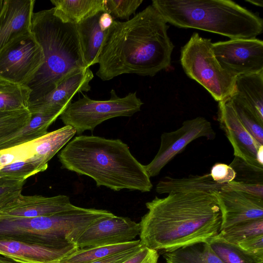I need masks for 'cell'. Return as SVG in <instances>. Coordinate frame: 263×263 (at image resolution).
I'll use <instances>...</instances> for the list:
<instances>
[{"label":"cell","instance_id":"obj_1","mask_svg":"<svg viewBox=\"0 0 263 263\" xmlns=\"http://www.w3.org/2000/svg\"><path fill=\"white\" fill-rule=\"evenodd\" d=\"M167 24L152 4L129 20H114L99 52L96 75L108 81L127 73L153 77L167 69L174 48Z\"/></svg>","mask_w":263,"mask_h":263},{"label":"cell","instance_id":"obj_2","mask_svg":"<svg viewBox=\"0 0 263 263\" xmlns=\"http://www.w3.org/2000/svg\"><path fill=\"white\" fill-rule=\"evenodd\" d=\"M139 222L140 243L165 252L201 241L220 232L221 217L214 194L170 193L145 203Z\"/></svg>","mask_w":263,"mask_h":263},{"label":"cell","instance_id":"obj_3","mask_svg":"<svg viewBox=\"0 0 263 263\" xmlns=\"http://www.w3.org/2000/svg\"><path fill=\"white\" fill-rule=\"evenodd\" d=\"M61 168L92 178L98 187L150 192L153 184L145 168L120 139L79 135L58 155Z\"/></svg>","mask_w":263,"mask_h":263},{"label":"cell","instance_id":"obj_4","mask_svg":"<svg viewBox=\"0 0 263 263\" xmlns=\"http://www.w3.org/2000/svg\"><path fill=\"white\" fill-rule=\"evenodd\" d=\"M31 32L42 49L44 62L26 86L30 90L29 104L46 96L70 75L86 68L76 24L63 22L53 8L33 13Z\"/></svg>","mask_w":263,"mask_h":263},{"label":"cell","instance_id":"obj_5","mask_svg":"<svg viewBox=\"0 0 263 263\" xmlns=\"http://www.w3.org/2000/svg\"><path fill=\"white\" fill-rule=\"evenodd\" d=\"M164 20L178 28H193L230 39H253L263 30V20L230 0H153Z\"/></svg>","mask_w":263,"mask_h":263},{"label":"cell","instance_id":"obj_6","mask_svg":"<svg viewBox=\"0 0 263 263\" xmlns=\"http://www.w3.org/2000/svg\"><path fill=\"white\" fill-rule=\"evenodd\" d=\"M211 40L194 32L181 47L180 63L188 77L203 86L218 102L234 93L235 77L223 69L216 59Z\"/></svg>","mask_w":263,"mask_h":263},{"label":"cell","instance_id":"obj_7","mask_svg":"<svg viewBox=\"0 0 263 263\" xmlns=\"http://www.w3.org/2000/svg\"><path fill=\"white\" fill-rule=\"evenodd\" d=\"M107 100H95L83 95L71 102L60 116L65 125L72 126L79 136L86 130L93 131L103 122L118 117H131L141 110L143 103L136 92L121 98L115 90Z\"/></svg>","mask_w":263,"mask_h":263},{"label":"cell","instance_id":"obj_8","mask_svg":"<svg viewBox=\"0 0 263 263\" xmlns=\"http://www.w3.org/2000/svg\"><path fill=\"white\" fill-rule=\"evenodd\" d=\"M43 62L42 49L31 32L21 35L0 51V79L26 86Z\"/></svg>","mask_w":263,"mask_h":263},{"label":"cell","instance_id":"obj_9","mask_svg":"<svg viewBox=\"0 0 263 263\" xmlns=\"http://www.w3.org/2000/svg\"><path fill=\"white\" fill-rule=\"evenodd\" d=\"M211 123L202 117L184 121L180 127L161 136L159 149L153 160L144 168L151 177L158 175L162 169L192 141L200 137L215 138Z\"/></svg>","mask_w":263,"mask_h":263},{"label":"cell","instance_id":"obj_10","mask_svg":"<svg viewBox=\"0 0 263 263\" xmlns=\"http://www.w3.org/2000/svg\"><path fill=\"white\" fill-rule=\"evenodd\" d=\"M221 67L237 76L263 71V41L256 38L230 39L212 43Z\"/></svg>","mask_w":263,"mask_h":263},{"label":"cell","instance_id":"obj_11","mask_svg":"<svg viewBox=\"0 0 263 263\" xmlns=\"http://www.w3.org/2000/svg\"><path fill=\"white\" fill-rule=\"evenodd\" d=\"M139 223L115 215L96 220L84 231L76 245L78 248L121 244L139 235Z\"/></svg>","mask_w":263,"mask_h":263},{"label":"cell","instance_id":"obj_12","mask_svg":"<svg viewBox=\"0 0 263 263\" xmlns=\"http://www.w3.org/2000/svg\"><path fill=\"white\" fill-rule=\"evenodd\" d=\"M218 121L234 150V155L254 166L262 167L257 153L263 147L242 124L229 100L218 102Z\"/></svg>","mask_w":263,"mask_h":263},{"label":"cell","instance_id":"obj_13","mask_svg":"<svg viewBox=\"0 0 263 263\" xmlns=\"http://www.w3.org/2000/svg\"><path fill=\"white\" fill-rule=\"evenodd\" d=\"M214 194L221 214L220 231L242 221L263 218V199L233 190Z\"/></svg>","mask_w":263,"mask_h":263},{"label":"cell","instance_id":"obj_14","mask_svg":"<svg viewBox=\"0 0 263 263\" xmlns=\"http://www.w3.org/2000/svg\"><path fill=\"white\" fill-rule=\"evenodd\" d=\"M93 74L90 68L70 75L46 96L29 104L28 110L32 114L50 111L62 114L78 92L90 90V82Z\"/></svg>","mask_w":263,"mask_h":263},{"label":"cell","instance_id":"obj_15","mask_svg":"<svg viewBox=\"0 0 263 263\" xmlns=\"http://www.w3.org/2000/svg\"><path fill=\"white\" fill-rule=\"evenodd\" d=\"M69 197L60 195L52 197L25 196L17 199L0 210V216L34 217L47 216L76 208Z\"/></svg>","mask_w":263,"mask_h":263},{"label":"cell","instance_id":"obj_16","mask_svg":"<svg viewBox=\"0 0 263 263\" xmlns=\"http://www.w3.org/2000/svg\"><path fill=\"white\" fill-rule=\"evenodd\" d=\"M34 0H4L0 14V51L14 39L31 31Z\"/></svg>","mask_w":263,"mask_h":263},{"label":"cell","instance_id":"obj_17","mask_svg":"<svg viewBox=\"0 0 263 263\" xmlns=\"http://www.w3.org/2000/svg\"><path fill=\"white\" fill-rule=\"evenodd\" d=\"M78 248L32 245L13 240H0V253L30 263H58Z\"/></svg>","mask_w":263,"mask_h":263},{"label":"cell","instance_id":"obj_18","mask_svg":"<svg viewBox=\"0 0 263 263\" xmlns=\"http://www.w3.org/2000/svg\"><path fill=\"white\" fill-rule=\"evenodd\" d=\"M100 12L76 24L81 51L86 68L98 63L99 54L106 32L99 25Z\"/></svg>","mask_w":263,"mask_h":263},{"label":"cell","instance_id":"obj_19","mask_svg":"<svg viewBox=\"0 0 263 263\" xmlns=\"http://www.w3.org/2000/svg\"><path fill=\"white\" fill-rule=\"evenodd\" d=\"M76 134V130L69 125L64 126L36 140L34 155L30 158L36 166L44 172L48 168V163Z\"/></svg>","mask_w":263,"mask_h":263},{"label":"cell","instance_id":"obj_20","mask_svg":"<svg viewBox=\"0 0 263 263\" xmlns=\"http://www.w3.org/2000/svg\"><path fill=\"white\" fill-rule=\"evenodd\" d=\"M225 184H219L215 182L210 173L180 178L166 176L158 183L156 191L160 194L194 192L214 194L221 191Z\"/></svg>","mask_w":263,"mask_h":263},{"label":"cell","instance_id":"obj_21","mask_svg":"<svg viewBox=\"0 0 263 263\" xmlns=\"http://www.w3.org/2000/svg\"><path fill=\"white\" fill-rule=\"evenodd\" d=\"M232 96L245 104L263 121V71L236 77Z\"/></svg>","mask_w":263,"mask_h":263},{"label":"cell","instance_id":"obj_22","mask_svg":"<svg viewBox=\"0 0 263 263\" xmlns=\"http://www.w3.org/2000/svg\"><path fill=\"white\" fill-rule=\"evenodd\" d=\"M54 14L63 22L77 24L100 12H105V0H51Z\"/></svg>","mask_w":263,"mask_h":263},{"label":"cell","instance_id":"obj_23","mask_svg":"<svg viewBox=\"0 0 263 263\" xmlns=\"http://www.w3.org/2000/svg\"><path fill=\"white\" fill-rule=\"evenodd\" d=\"M61 113L43 111L31 114L28 124L11 139L0 145V150L30 142L46 135Z\"/></svg>","mask_w":263,"mask_h":263},{"label":"cell","instance_id":"obj_24","mask_svg":"<svg viewBox=\"0 0 263 263\" xmlns=\"http://www.w3.org/2000/svg\"><path fill=\"white\" fill-rule=\"evenodd\" d=\"M164 263H224L206 241L165 252Z\"/></svg>","mask_w":263,"mask_h":263},{"label":"cell","instance_id":"obj_25","mask_svg":"<svg viewBox=\"0 0 263 263\" xmlns=\"http://www.w3.org/2000/svg\"><path fill=\"white\" fill-rule=\"evenodd\" d=\"M140 245V240L117 245L78 248L63 257L58 263H91L96 260L135 248Z\"/></svg>","mask_w":263,"mask_h":263},{"label":"cell","instance_id":"obj_26","mask_svg":"<svg viewBox=\"0 0 263 263\" xmlns=\"http://www.w3.org/2000/svg\"><path fill=\"white\" fill-rule=\"evenodd\" d=\"M30 93L26 86L0 79V111L28 109Z\"/></svg>","mask_w":263,"mask_h":263},{"label":"cell","instance_id":"obj_27","mask_svg":"<svg viewBox=\"0 0 263 263\" xmlns=\"http://www.w3.org/2000/svg\"><path fill=\"white\" fill-rule=\"evenodd\" d=\"M206 242L224 263H259L237 245L227 241L218 234Z\"/></svg>","mask_w":263,"mask_h":263},{"label":"cell","instance_id":"obj_28","mask_svg":"<svg viewBox=\"0 0 263 263\" xmlns=\"http://www.w3.org/2000/svg\"><path fill=\"white\" fill-rule=\"evenodd\" d=\"M31 114L28 109L0 111V145L11 139L29 122Z\"/></svg>","mask_w":263,"mask_h":263},{"label":"cell","instance_id":"obj_29","mask_svg":"<svg viewBox=\"0 0 263 263\" xmlns=\"http://www.w3.org/2000/svg\"><path fill=\"white\" fill-rule=\"evenodd\" d=\"M238 118L250 134L263 145V121L245 104L234 96L228 99Z\"/></svg>","mask_w":263,"mask_h":263},{"label":"cell","instance_id":"obj_30","mask_svg":"<svg viewBox=\"0 0 263 263\" xmlns=\"http://www.w3.org/2000/svg\"><path fill=\"white\" fill-rule=\"evenodd\" d=\"M263 234V218L247 220L220 231L218 235L237 245L246 239Z\"/></svg>","mask_w":263,"mask_h":263},{"label":"cell","instance_id":"obj_31","mask_svg":"<svg viewBox=\"0 0 263 263\" xmlns=\"http://www.w3.org/2000/svg\"><path fill=\"white\" fill-rule=\"evenodd\" d=\"M229 165L236 174L233 181L246 184H263L262 167L250 164L235 156Z\"/></svg>","mask_w":263,"mask_h":263},{"label":"cell","instance_id":"obj_32","mask_svg":"<svg viewBox=\"0 0 263 263\" xmlns=\"http://www.w3.org/2000/svg\"><path fill=\"white\" fill-rule=\"evenodd\" d=\"M40 172L41 170L30 158L18 161L6 165L0 169V178L17 181H26L30 176Z\"/></svg>","mask_w":263,"mask_h":263},{"label":"cell","instance_id":"obj_33","mask_svg":"<svg viewBox=\"0 0 263 263\" xmlns=\"http://www.w3.org/2000/svg\"><path fill=\"white\" fill-rule=\"evenodd\" d=\"M36 140L0 150V167L32 157L35 154Z\"/></svg>","mask_w":263,"mask_h":263},{"label":"cell","instance_id":"obj_34","mask_svg":"<svg viewBox=\"0 0 263 263\" xmlns=\"http://www.w3.org/2000/svg\"><path fill=\"white\" fill-rule=\"evenodd\" d=\"M143 2V0H105L106 12L114 18L127 21Z\"/></svg>","mask_w":263,"mask_h":263},{"label":"cell","instance_id":"obj_35","mask_svg":"<svg viewBox=\"0 0 263 263\" xmlns=\"http://www.w3.org/2000/svg\"><path fill=\"white\" fill-rule=\"evenodd\" d=\"M25 181L0 178V210L21 194Z\"/></svg>","mask_w":263,"mask_h":263},{"label":"cell","instance_id":"obj_36","mask_svg":"<svg viewBox=\"0 0 263 263\" xmlns=\"http://www.w3.org/2000/svg\"><path fill=\"white\" fill-rule=\"evenodd\" d=\"M262 240L263 234H261L243 240L236 245L259 263H263Z\"/></svg>","mask_w":263,"mask_h":263},{"label":"cell","instance_id":"obj_37","mask_svg":"<svg viewBox=\"0 0 263 263\" xmlns=\"http://www.w3.org/2000/svg\"><path fill=\"white\" fill-rule=\"evenodd\" d=\"M213 180L219 184H225L233 181L236 174L229 165L222 163H216L212 167L210 173Z\"/></svg>","mask_w":263,"mask_h":263},{"label":"cell","instance_id":"obj_38","mask_svg":"<svg viewBox=\"0 0 263 263\" xmlns=\"http://www.w3.org/2000/svg\"><path fill=\"white\" fill-rule=\"evenodd\" d=\"M221 190L239 191L263 199V184H246L232 181L226 184Z\"/></svg>","mask_w":263,"mask_h":263},{"label":"cell","instance_id":"obj_39","mask_svg":"<svg viewBox=\"0 0 263 263\" xmlns=\"http://www.w3.org/2000/svg\"><path fill=\"white\" fill-rule=\"evenodd\" d=\"M158 258L157 250L143 246L134 255L122 263H157Z\"/></svg>","mask_w":263,"mask_h":263},{"label":"cell","instance_id":"obj_40","mask_svg":"<svg viewBox=\"0 0 263 263\" xmlns=\"http://www.w3.org/2000/svg\"><path fill=\"white\" fill-rule=\"evenodd\" d=\"M143 247L140 243L138 247L115 254L102 258L91 263H122L137 253Z\"/></svg>","mask_w":263,"mask_h":263},{"label":"cell","instance_id":"obj_41","mask_svg":"<svg viewBox=\"0 0 263 263\" xmlns=\"http://www.w3.org/2000/svg\"><path fill=\"white\" fill-rule=\"evenodd\" d=\"M114 17L107 12H102L99 18V25L103 31H107L112 25Z\"/></svg>","mask_w":263,"mask_h":263},{"label":"cell","instance_id":"obj_42","mask_svg":"<svg viewBox=\"0 0 263 263\" xmlns=\"http://www.w3.org/2000/svg\"><path fill=\"white\" fill-rule=\"evenodd\" d=\"M0 263H30L0 253Z\"/></svg>","mask_w":263,"mask_h":263},{"label":"cell","instance_id":"obj_43","mask_svg":"<svg viewBox=\"0 0 263 263\" xmlns=\"http://www.w3.org/2000/svg\"><path fill=\"white\" fill-rule=\"evenodd\" d=\"M246 2L256 6L261 7L263 6V2L262 0H246Z\"/></svg>","mask_w":263,"mask_h":263},{"label":"cell","instance_id":"obj_44","mask_svg":"<svg viewBox=\"0 0 263 263\" xmlns=\"http://www.w3.org/2000/svg\"><path fill=\"white\" fill-rule=\"evenodd\" d=\"M4 0H0V14L4 5Z\"/></svg>","mask_w":263,"mask_h":263},{"label":"cell","instance_id":"obj_45","mask_svg":"<svg viewBox=\"0 0 263 263\" xmlns=\"http://www.w3.org/2000/svg\"><path fill=\"white\" fill-rule=\"evenodd\" d=\"M1 168H2V167H0V169H1Z\"/></svg>","mask_w":263,"mask_h":263}]
</instances>
